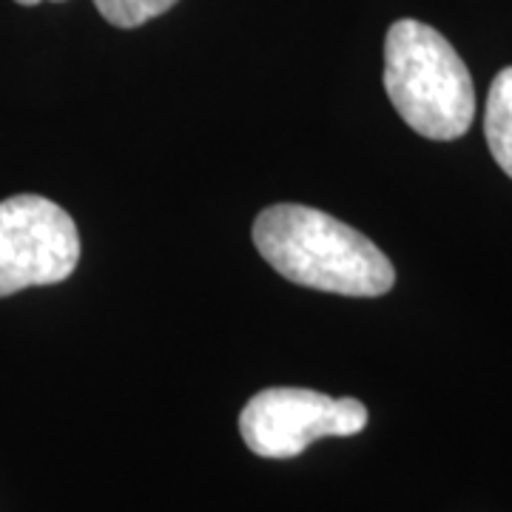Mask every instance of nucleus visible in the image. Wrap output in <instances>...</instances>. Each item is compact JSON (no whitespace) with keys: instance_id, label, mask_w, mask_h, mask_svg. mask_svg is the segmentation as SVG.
<instances>
[{"instance_id":"1","label":"nucleus","mask_w":512,"mask_h":512,"mask_svg":"<svg viewBox=\"0 0 512 512\" xmlns=\"http://www.w3.org/2000/svg\"><path fill=\"white\" fill-rule=\"evenodd\" d=\"M262 259L293 285L342 296H384L396 268L365 234L308 205H271L254 222Z\"/></svg>"},{"instance_id":"2","label":"nucleus","mask_w":512,"mask_h":512,"mask_svg":"<svg viewBox=\"0 0 512 512\" xmlns=\"http://www.w3.org/2000/svg\"><path fill=\"white\" fill-rule=\"evenodd\" d=\"M384 92L427 140H458L476 117V86L450 40L421 20H396L384 37Z\"/></svg>"},{"instance_id":"3","label":"nucleus","mask_w":512,"mask_h":512,"mask_svg":"<svg viewBox=\"0 0 512 512\" xmlns=\"http://www.w3.org/2000/svg\"><path fill=\"white\" fill-rule=\"evenodd\" d=\"M80 262L77 225L57 202L18 194L0 202V299L60 285Z\"/></svg>"},{"instance_id":"4","label":"nucleus","mask_w":512,"mask_h":512,"mask_svg":"<svg viewBox=\"0 0 512 512\" xmlns=\"http://www.w3.org/2000/svg\"><path fill=\"white\" fill-rule=\"evenodd\" d=\"M367 424L359 399H330L305 387H268L239 413V436L259 458H293L313 441L356 436Z\"/></svg>"},{"instance_id":"5","label":"nucleus","mask_w":512,"mask_h":512,"mask_svg":"<svg viewBox=\"0 0 512 512\" xmlns=\"http://www.w3.org/2000/svg\"><path fill=\"white\" fill-rule=\"evenodd\" d=\"M484 134L493 151L495 163L512 177V66L495 74L490 94H487V114H484Z\"/></svg>"},{"instance_id":"6","label":"nucleus","mask_w":512,"mask_h":512,"mask_svg":"<svg viewBox=\"0 0 512 512\" xmlns=\"http://www.w3.org/2000/svg\"><path fill=\"white\" fill-rule=\"evenodd\" d=\"M97 12L117 29H137L148 20L165 15L177 0H94Z\"/></svg>"},{"instance_id":"7","label":"nucleus","mask_w":512,"mask_h":512,"mask_svg":"<svg viewBox=\"0 0 512 512\" xmlns=\"http://www.w3.org/2000/svg\"><path fill=\"white\" fill-rule=\"evenodd\" d=\"M20 6H37V3H43V0H15ZM52 3H63V0H52Z\"/></svg>"}]
</instances>
